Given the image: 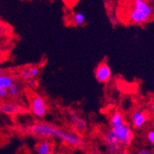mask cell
<instances>
[{
	"label": "cell",
	"mask_w": 154,
	"mask_h": 154,
	"mask_svg": "<svg viewBox=\"0 0 154 154\" xmlns=\"http://www.w3.org/2000/svg\"><path fill=\"white\" fill-rule=\"evenodd\" d=\"M62 130L57 128L54 125L46 122H35L29 126V133L34 137H40L42 139L60 138L61 135Z\"/></svg>",
	"instance_id": "6da1fadb"
},
{
	"label": "cell",
	"mask_w": 154,
	"mask_h": 154,
	"mask_svg": "<svg viewBox=\"0 0 154 154\" xmlns=\"http://www.w3.org/2000/svg\"><path fill=\"white\" fill-rule=\"evenodd\" d=\"M152 14V9L145 0H133L130 11V19L133 23H145Z\"/></svg>",
	"instance_id": "7a4b0ae2"
},
{
	"label": "cell",
	"mask_w": 154,
	"mask_h": 154,
	"mask_svg": "<svg viewBox=\"0 0 154 154\" xmlns=\"http://www.w3.org/2000/svg\"><path fill=\"white\" fill-rule=\"evenodd\" d=\"M110 129L112 130L116 137L117 138L119 142L122 144L123 147L130 145L133 140L134 134L131 128L129 126L126 122L117 126L110 128Z\"/></svg>",
	"instance_id": "3957f363"
},
{
	"label": "cell",
	"mask_w": 154,
	"mask_h": 154,
	"mask_svg": "<svg viewBox=\"0 0 154 154\" xmlns=\"http://www.w3.org/2000/svg\"><path fill=\"white\" fill-rule=\"evenodd\" d=\"M103 142L110 154H119L123 148L111 129L103 134Z\"/></svg>",
	"instance_id": "277c9868"
},
{
	"label": "cell",
	"mask_w": 154,
	"mask_h": 154,
	"mask_svg": "<svg viewBox=\"0 0 154 154\" xmlns=\"http://www.w3.org/2000/svg\"><path fill=\"white\" fill-rule=\"evenodd\" d=\"M31 111L37 118H43L47 112V106L46 101L39 95L35 94L32 96L31 99Z\"/></svg>",
	"instance_id": "5b68a950"
},
{
	"label": "cell",
	"mask_w": 154,
	"mask_h": 154,
	"mask_svg": "<svg viewBox=\"0 0 154 154\" xmlns=\"http://www.w3.org/2000/svg\"><path fill=\"white\" fill-rule=\"evenodd\" d=\"M69 116L70 125L75 133L79 135L86 133L87 130L86 122L83 118L81 117L77 113L76 111L70 110L69 112Z\"/></svg>",
	"instance_id": "8992f818"
},
{
	"label": "cell",
	"mask_w": 154,
	"mask_h": 154,
	"mask_svg": "<svg viewBox=\"0 0 154 154\" xmlns=\"http://www.w3.org/2000/svg\"><path fill=\"white\" fill-rule=\"evenodd\" d=\"M60 139L66 143L72 146L79 147V148H82L84 146V142L81 138L80 135L77 134L74 131L63 129Z\"/></svg>",
	"instance_id": "52a82bcc"
},
{
	"label": "cell",
	"mask_w": 154,
	"mask_h": 154,
	"mask_svg": "<svg viewBox=\"0 0 154 154\" xmlns=\"http://www.w3.org/2000/svg\"><path fill=\"white\" fill-rule=\"evenodd\" d=\"M112 71L110 67L105 62L100 63L95 69V78L99 82L105 83L111 79Z\"/></svg>",
	"instance_id": "ba28073f"
},
{
	"label": "cell",
	"mask_w": 154,
	"mask_h": 154,
	"mask_svg": "<svg viewBox=\"0 0 154 154\" xmlns=\"http://www.w3.org/2000/svg\"><path fill=\"white\" fill-rule=\"evenodd\" d=\"M146 115L143 111H134L132 114V122H133V126L136 129H140L143 127L146 122Z\"/></svg>",
	"instance_id": "9c48e42d"
},
{
	"label": "cell",
	"mask_w": 154,
	"mask_h": 154,
	"mask_svg": "<svg viewBox=\"0 0 154 154\" xmlns=\"http://www.w3.org/2000/svg\"><path fill=\"white\" fill-rule=\"evenodd\" d=\"M35 151L38 154H52L53 146L49 140L42 139L35 146Z\"/></svg>",
	"instance_id": "30bf717a"
},
{
	"label": "cell",
	"mask_w": 154,
	"mask_h": 154,
	"mask_svg": "<svg viewBox=\"0 0 154 154\" xmlns=\"http://www.w3.org/2000/svg\"><path fill=\"white\" fill-rule=\"evenodd\" d=\"M23 109V106L19 104L14 103H4L0 104V112L6 114H16L19 111Z\"/></svg>",
	"instance_id": "8fae6325"
},
{
	"label": "cell",
	"mask_w": 154,
	"mask_h": 154,
	"mask_svg": "<svg viewBox=\"0 0 154 154\" xmlns=\"http://www.w3.org/2000/svg\"><path fill=\"white\" fill-rule=\"evenodd\" d=\"M125 122H126V120H125L124 119L123 114L119 110H116L115 112L112 114V116H111L110 117V120H109L111 128L123 124Z\"/></svg>",
	"instance_id": "7c38bea8"
},
{
	"label": "cell",
	"mask_w": 154,
	"mask_h": 154,
	"mask_svg": "<svg viewBox=\"0 0 154 154\" xmlns=\"http://www.w3.org/2000/svg\"><path fill=\"white\" fill-rule=\"evenodd\" d=\"M15 81V78L12 75L5 74L0 75V89H8L16 82Z\"/></svg>",
	"instance_id": "4fadbf2b"
},
{
	"label": "cell",
	"mask_w": 154,
	"mask_h": 154,
	"mask_svg": "<svg viewBox=\"0 0 154 154\" xmlns=\"http://www.w3.org/2000/svg\"><path fill=\"white\" fill-rule=\"evenodd\" d=\"M21 92V86L19 83L15 82L14 84L12 85L8 89V93H9V96H10L12 98L16 99L18 98V96L20 94Z\"/></svg>",
	"instance_id": "5bb4252c"
},
{
	"label": "cell",
	"mask_w": 154,
	"mask_h": 154,
	"mask_svg": "<svg viewBox=\"0 0 154 154\" xmlns=\"http://www.w3.org/2000/svg\"><path fill=\"white\" fill-rule=\"evenodd\" d=\"M73 21L74 23L77 26H82L85 23V21H86V17L81 12H76L75 13L73 16Z\"/></svg>",
	"instance_id": "9a60e30c"
},
{
	"label": "cell",
	"mask_w": 154,
	"mask_h": 154,
	"mask_svg": "<svg viewBox=\"0 0 154 154\" xmlns=\"http://www.w3.org/2000/svg\"><path fill=\"white\" fill-rule=\"evenodd\" d=\"M20 76H21V79L24 81H28L31 79H33L32 76V74L30 72V70L29 69L26 68L23 69L21 72H20Z\"/></svg>",
	"instance_id": "2e32d148"
},
{
	"label": "cell",
	"mask_w": 154,
	"mask_h": 154,
	"mask_svg": "<svg viewBox=\"0 0 154 154\" xmlns=\"http://www.w3.org/2000/svg\"><path fill=\"white\" fill-rule=\"evenodd\" d=\"M29 69L30 72H31L32 78L36 79L38 77V75H39V72H39V69H38L37 66H29Z\"/></svg>",
	"instance_id": "e0dca14e"
},
{
	"label": "cell",
	"mask_w": 154,
	"mask_h": 154,
	"mask_svg": "<svg viewBox=\"0 0 154 154\" xmlns=\"http://www.w3.org/2000/svg\"><path fill=\"white\" fill-rule=\"evenodd\" d=\"M146 138L149 143L154 145V130H150L147 133Z\"/></svg>",
	"instance_id": "ac0fdd59"
},
{
	"label": "cell",
	"mask_w": 154,
	"mask_h": 154,
	"mask_svg": "<svg viewBox=\"0 0 154 154\" xmlns=\"http://www.w3.org/2000/svg\"><path fill=\"white\" fill-rule=\"evenodd\" d=\"M9 96L8 89H0V100H5Z\"/></svg>",
	"instance_id": "d6986e66"
},
{
	"label": "cell",
	"mask_w": 154,
	"mask_h": 154,
	"mask_svg": "<svg viewBox=\"0 0 154 154\" xmlns=\"http://www.w3.org/2000/svg\"><path fill=\"white\" fill-rule=\"evenodd\" d=\"M36 79H29V80L27 81V85H28V86L29 88H31V89H33V88H35V86H36Z\"/></svg>",
	"instance_id": "ffe728a7"
},
{
	"label": "cell",
	"mask_w": 154,
	"mask_h": 154,
	"mask_svg": "<svg viewBox=\"0 0 154 154\" xmlns=\"http://www.w3.org/2000/svg\"><path fill=\"white\" fill-rule=\"evenodd\" d=\"M137 154H153L152 152L149 150H146V149H142V150H140Z\"/></svg>",
	"instance_id": "44dd1931"
},
{
	"label": "cell",
	"mask_w": 154,
	"mask_h": 154,
	"mask_svg": "<svg viewBox=\"0 0 154 154\" xmlns=\"http://www.w3.org/2000/svg\"><path fill=\"white\" fill-rule=\"evenodd\" d=\"M149 110L152 114H154V102L151 103L150 106H149Z\"/></svg>",
	"instance_id": "7402d4cb"
},
{
	"label": "cell",
	"mask_w": 154,
	"mask_h": 154,
	"mask_svg": "<svg viewBox=\"0 0 154 154\" xmlns=\"http://www.w3.org/2000/svg\"><path fill=\"white\" fill-rule=\"evenodd\" d=\"M4 74V69H0V75H2Z\"/></svg>",
	"instance_id": "603a6c76"
}]
</instances>
